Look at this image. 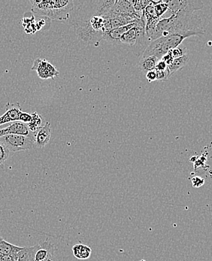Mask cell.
<instances>
[{
  "label": "cell",
  "mask_w": 212,
  "mask_h": 261,
  "mask_svg": "<svg viewBox=\"0 0 212 261\" xmlns=\"http://www.w3.org/2000/svg\"><path fill=\"white\" fill-rule=\"evenodd\" d=\"M31 114L22 112L20 115V118H19V121H20V122L22 123H26V124H28V123L31 122Z\"/></svg>",
  "instance_id": "23"
},
{
  "label": "cell",
  "mask_w": 212,
  "mask_h": 261,
  "mask_svg": "<svg viewBox=\"0 0 212 261\" xmlns=\"http://www.w3.org/2000/svg\"><path fill=\"white\" fill-rule=\"evenodd\" d=\"M149 38L145 32V21L143 17H141V21L135 28H132L122 36L121 44L129 45L132 47H142L145 44L149 42Z\"/></svg>",
  "instance_id": "4"
},
{
  "label": "cell",
  "mask_w": 212,
  "mask_h": 261,
  "mask_svg": "<svg viewBox=\"0 0 212 261\" xmlns=\"http://www.w3.org/2000/svg\"><path fill=\"white\" fill-rule=\"evenodd\" d=\"M72 252L76 258L79 260H87L91 257L92 250L86 245L77 244L72 247Z\"/></svg>",
  "instance_id": "15"
},
{
  "label": "cell",
  "mask_w": 212,
  "mask_h": 261,
  "mask_svg": "<svg viewBox=\"0 0 212 261\" xmlns=\"http://www.w3.org/2000/svg\"><path fill=\"white\" fill-rule=\"evenodd\" d=\"M0 141L12 152L26 151L36 147L35 139L26 136L7 135L0 138Z\"/></svg>",
  "instance_id": "7"
},
{
  "label": "cell",
  "mask_w": 212,
  "mask_h": 261,
  "mask_svg": "<svg viewBox=\"0 0 212 261\" xmlns=\"http://www.w3.org/2000/svg\"><path fill=\"white\" fill-rule=\"evenodd\" d=\"M171 55L173 57L174 59L175 58H181V57L187 55V47L183 45H180L179 46L175 47L170 50Z\"/></svg>",
  "instance_id": "21"
},
{
  "label": "cell",
  "mask_w": 212,
  "mask_h": 261,
  "mask_svg": "<svg viewBox=\"0 0 212 261\" xmlns=\"http://www.w3.org/2000/svg\"><path fill=\"white\" fill-rule=\"evenodd\" d=\"M44 261H60L59 257H58V252H57L56 248H55L52 250L49 257Z\"/></svg>",
  "instance_id": "26"
},
{
  "label": "cell",
  "mask_w": 212,
  "mask_h": 261,
  "mask_svg": "<svg viewBox=\"0 0 212 261\" xmlns=\"http://www.w3.org/2000/svg\"><path fill=\"white\" fill-rule=\"evenodd\" d=\"M147 80L149 82H153L156 81V72L155 69L153 70L149 71L146 73Z\"/></svg>",
  "instance_id": "27"
},
{
  "label": "cell",
  "mask_w": 212,
  "mask_h": 261,
  "mask_svg": "<svg viewBox=\"0 0 212 261\" xmlns=\"http://www.w3.org/2000/svg\"><path fill=\"white\" fill-rule=\"evenodd\" d=\"M172 15H188L203 9L204 4L200 0H173L167 1Z\"/></svg>",
  "instance_id": "6"
},
{
  "label": "cell",
  "mask_w": 212,
  "mask_h": 261,
  "mask_svg": "<svg viewBox=\"0 0 212 261\" xmlns=\"http://www.w3.org/2000/svg\"><path fill=\"white\" fill-rule=\"evenodd\" d=\"M195 31L205 34L202 22L199 16L194 12L188 15H172L167 18L160 20L155 28L151 40H156L162 36L173 33H183Z\"/></svg>",
  "instance_id": "1"
},
{
  "label": "cell",
  "mask_w": 212,
  "mask_h": 261,
  "mask_svg": "<svg viewBox=\"0 0 212 261\" xmlns=\"http://www.w3.org/2000/svg\"><path fill=\"white\" fill-rule=\"evenodd\" d=\"M32 12L51 20H66L74 9L72 0H33Z\"/></svg>",
  "instance_id": "2"
},
{
  "label": "cell",
  "mask_w": 212,
  "mask_h": 261,
  "mask_svg": "<svg viewBox=\"0 0 212 261\" xmlns=\"http://www.w3.org/2000/svg\"><path fill=\"white\" fill-rule=\"evenodd\" d=\"M2 257H3V255H1V254H0V261H2Z\"/></svg>",
  "instance_id": "30"
},
{
  "label": "cell",
  "mask_w": 212,
  "mask_h": 261,
  "mask_svg": "<svg viewBox=\"0 0 212 261\" xmlns=\"http://www.w3.org/2000/svg\"><path fill=\"white\" fill-rule=\"evenodd\" d=\"M156 81H167L171 76L169 69L165 71H156Z\"/></svg>",
  "instance_id": "22"
},
{
  "label": "cell",
  "mask_w": 212,
  "mask_h": 261,
  "mask_svg": "<svg viewBox=\"0 0 212 261\" xmlns=\"http://www.w3.org/2000/svg\"><path fill=\"white\" fill-rule=\"evenodd\" d=\"M199 35L204 34L199 32L191 31L183 33H173L167 36H162L151 42L145 51L142 53V58L154 56L161 60L168 52L181 45L182 42L187 38Z\"/></svg>",
  "instance_id": "3"
},
{
  "label": "cell",
  "mask_w": 212,
  "mask_h": 261,
  "mask_svg": "<svg viewBox=\"0 0 212 261\" xmlns=\"http://www.w3.org/2000/svg\"><path fill=\"white\" fill-rule=\"evenodd\" d=\"M77 38L89 45H96L103 40L104 33L96 31L92 28L88 20H79L74 23Z\"/></svg>",
  "instance_id": "5"
},
{
  "label": "cell",
  "mask_w": 212,
  "mask_h": 261,
  "mask_svg": "<svg viewBox=\"0 0 212 261\" xmlns=\"http://www.w3.org/2000/svg\"><path fill=\"white\" fill-rule=\"evenodd\" d=\"M51 139V126L50 123L46 122L37 132L35 134V144L36 148H43L48 144Z\"/></svg>",
  "instance_id": "12"
},
{
  "label": "cell",
  "mask_w": 212,
  "mask_h": 261,
  "mask_svg": "<svg viewBox=\"0 0 212 261\" xmlns=\"http://www.w3.org/2000/svg\"><path fill=\"white\" fill-rule=\"evenodd\" d=\"M191 183H192L193 187H194V188H200L204 185L205 181L201 177L196 176L191 179Z\"/></svg>",
  "instance_id": "24"
},
{
  "label": "cell",
  "mask_w": 212,
  "mask_h": 261,
  "mask_svg": "<svg viewBox=\"0 0 212 261\" xmlns=\"http://www.w3.org/2000/svg\"><path fill=\"white\" fill-rule=\"evenodd\" d=\"M141 18L135 20L126 26L121 27V28H116V29L112 30L105 33L103 36V39L106 42L112 44V45H121V39L122 36L132 28L137 27L140 23Z\"/></svg>",
  "instance_id": "10"
},
{
  "label": "cell",
  "mask_w": 212,
  "mask_h": 261,
  "mask_svg": "<svg viewBox=\"0 0 212 261\" xmlns=\"http://www.w3.org/2000/svg\"><path fill=\"white\" fill-rule=\"evenodd\" d=\"M17 246L8 243L3 238H0V254L1 255H11Z\"/></svg>",
  "instance_id": "18"
},
{
  "label": "cell",
  "mask_w": 212,
  "mask_h": 261,
  "mask_svg": "<svg viewBox=\"0 0 212 261\" xmlns=\"http://www.w3.org/2000/svg\"><path fill=\"white\" fill-rule=\"evenodd\" d=\"M161 60L165 62V63H167V66H169V65H170L171 63H172V61H174V58L173 57H172V55H171L170 51H169L168 52L167 55H164Z\"/></svg>",
  "instance_id": "28"
},
{
  "label": "cell",
  "mask_w": 212,
  "mask_h": 261,
  "mask_svg": "<svg viewBox=\"0 0 212 261\" xmlns=\"http://www.w3.org/2000/svg\"><path fill=\"white\" fill-rule=\"evenodd\" d=\"M31 115L32 119L31 122L28 123V126L30 130L35 134L42 126V118L37 112H33Z\"/></svg>",
  "instance_id": "17"
},
{
  "label": "cell",
  "mask_w": 212,
  "mask_h": 261,
  "mask_svg": "<svg viewBox=\"0 0 212 261\" xmlns=\"http://www.w3.org/2000/svg\"><path fill=\"white\" fill-rule=\"evenodd\" d=\"M160 60L156 57L150 56L141 58L139 63V68L142 72H148L153 70L156 67V63Z\"/></svg>",
  "instance_id": "14"
},
{
  "label": "cell",
  "mask_w": 212,
  "mask_h": 261,
  "mask_svg": "<svg viewBox=\"0 0 212 261\" xmlns=\"http://www.w3.org/2000/svg\"><path fill=\"white\" fill-rule=\"evenodd\" d=\"M55 247L51 243L48 242H44V243L39 244V248L35 254L34 261H44L50 255V252Z\"/></svg>",
  "instance_id": "13"
},
{
  "label": "cell",
  "mask_w": 212,
  "mask_h": 261,
  "mask_svg": "<svg viewBox=\"0 0 212 261\" xmlns=\"http://www.w3.org/2000/svg\"><path fill=\"white\" fill-rule=\"evenodd\" d=\"M168 69V66L167 63H165L162 60H160L158 63H156V67H155V70L156 71H165Z\"/></svg>",
  "instance_id": "25"
},
{
  "label": "cell",
  "mask_w": 212,
  "mask_h": 261,
  "mask_svg": "<svg viewBox=\"0 0 212 261\" xmlns=\"http://www.w3.org/2000/svg\"><path fill=\"white\" fill-rule=\"evenodd\" d=\"M189 62V58L188 55H184V56L181 57V58H175L172 63L170 65L168 66V69H169V72H170L171 76L173 75L174 73L184 67Z\"/></svg>",
  "instance_id": "16"
},
{
  "label": "cell",
  "mask_w": 212,
  "mask_h": 261,
  "mask_svg": "<svg viewBox=\"0 0 212 261\" xmlns=\"http://www.w3.org/2000/svg\"><path fill=\"white\" fill-rule=\"evenodd\" d=\"M5 109L6 110V112L0 116V126L6 123L19 121V118L22 112L21 107L19 102L6 104Z\"/></svg>",
  "instance_id": "11"
},
{
  "label": "cell",
  "mask_w": 212,
  "mask_h": 261,
  "mask_svg": "<svg viewBox=\"0 0 212 261\" xmlns=\"http://www.w3.org/2000/svg\"><path fill=\"white\" fill-rule=\"evenodd\" d=\"M31 69L36 70L39 77L42 79H54V77L59 75V71L55 66L46 60L41 58H36L35 60Z\"/></svg>",
  "instance_id": "8"
},
{
  "label": "cell",
  "mask_w": 212,
  "mask_h": 261,
  "mask_svg": "<svg viewBox=\"0 0 212 261\" xmlns=\"http://www.w3.org/2000/svg\"><path fill=\"white\" fill-rule=\"evenodd\" d=\"M0 238H1V237H0Z\"/></svg>",
  "instance_id": "31"
},
{
  "label": "cell",
  "mask_w": 212,
  "mask_h": 261,
  "mask_svg": "<svg viewBox=\"0 0 212 261\" xmlns=\"http://www.w3.org/2000/svg\"><path fill=\"white\" fill-rule=\"evenodd\" d=\"M10 151L3 142L0 141V167H4L5 163L9 158Z\"/></svg>",
  "instance_id": "19"
},
{
  "label": "cell",
  "mask_w": 212,
  "mask_h": 261,
  "mask_svg": "<svg viewBox=\"0 0 212 261\" xmlns=\"http://www.w3.org/2000/svg\"><path fill=\"white\" fill-rule=\"evenodd\" d=\"M7 135L26 136L35 139V134L30 130L28 124L20 121L8 123L6 127L0 129V138Z\"/></svg>",
  "instance_id": "9"
},
{
  "label": "cell",
  "mask_w": 212,
  "mask_h": 261,
  "mask_svg": "<svg viewBox=\"0 0 212 261\" xmlns=\"http://www.w3.org/2000/svg\"><path fill=\"white\" fill-rule=\"evenodd\" d=\"M2 261H14V259L11 255H3Z\"/></svg>",
  "instance_id": "29"
},
{
  "label": "cell",
  "mask_w": 212,
  "mask_h": 261,
  "mask_svg": "<svg viewBox=\"0 0 212 261\" xmlns=\"http://www.w3.org/2000/svg\"><path fill=\"white\" fill-rule=\"evenodd\" d=\"M154 7L155 13H156V17L161 19V17L167 12L169 7L167 1H161V3L153 6Z\"/></svg>",
  "instance_id": "20"
}]
</instances>
